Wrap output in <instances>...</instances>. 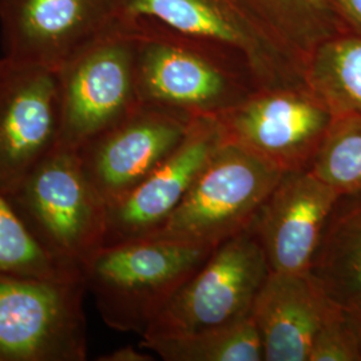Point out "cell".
Here are the masks:
<instances>
[{"label":"cell","mask_w":361,"mask_h":361,"mask_svg":"<svg viewBox=\"0 0 361 361\" xmlns=\"http://www.w3.org/2000/svg\"><path fill=\"white\" fill-rule=\"evenodd\" d=\"M225 142L217 116L193 118L180 146L130 193L107 207L104 246L158 232Z\"/></svg>","instance_id":"4fadbf2b"},{"label":"cell","mask_w":361,"mask_h":361,"mask_svg":"<svg viewBox=\"0 0 361 361\" xmlns=\"http://www.w3.org/2000/svg\"><path fill=\"white\" fill-rule=\"evenodd\" d=\"M6 195L38 245L63 269L82 271L104 246L107 205L86 177L78 150L58 145Z\"/></svg>","instance_id":"3957f363"},{"label":"cell","mask_w":361,"mask_h":361,"mask_svg":"<svg viewBox=\"0 0 361 361\" xmlns=\"http://www.w3.org/2000/svg\"><path fill=\"white\" fill-rule=\"evenodd\" d=\"M87 293L82 271L0 273V361H85Z\"/></svg>","instance_id":"277c9868"},{"label":"cell","mask_w":361,"mask_h":361,"mask_svg":"<svg viewBox=\"0 0 361 361\" xmlns=\"http://www.w3.org/2000/svg\"><path fill=\"white\" fill-rule=\"evenodd\" d=\"M0 273L30 276H61L59 267L34 240L18 217L8 197L0 189Z\"/></svg>","instance_id":"44dd1931"},{"label":"cell","mask_w":361,"mask_h":361,"mask_svg":"<svg viewBox=\"0 0 361 361\" xmlns=\"http://www.w3.org/2000/svg\"><path fill=\"white\" fill-rule=\"evenodd\" d=\"M193 118L141 104L78 150L92 188L109 207L123 198L171 154Z\"/></svg>","instance_id":"7c38bea8"},{"label":"cell","mask_w":361,"mask_h":361,"mask_svg":"<svg viewBox=\"0 0 361 361\" xmlns=\"http://www.w3.org/2000/svg\"><path fill=\"white\" fill-rule=\"evenodd\" d=\"M332 302L310 273L271 271L252 308L264 361H308Z\"/></svg>","instance_id":"9a60e30c"},{"label":"cell","mask_w":361,"mask_h":361,"mask_svg":"<svg viewBox=\"0 0 361 361\" xmlns=\"http://www.w3.org/2000/svg\"><path fill=\"white\" fill-rule=\"evenodd\" d=\"M310 170L338 195L361 192V118L335 116Z\"/></svg>","instance_id":"ffe728a7"},{"label":"cell","mask_w":361,"mask_h":361,"mask_svg":"<svg viewBox=\"0 0 361 361\" xmlns=\"http://www.w3.org/2000/svg\"><path fill=\"white\" fill-rule=\"evenodd\" d=\"M308 361H359L357 343L347 316L334 304L316 332Z\"/></svg>","instance_id":"7402d4cb"},{"label":"cell","mask_w":361,"mask_h":361,"mask_svg":"<svg viewBox=\"0 0 361 361\" xmlns=\"http://www.w3.org/2000/svg\"><path fill=\"white\" fill-rule=\"evenodd\" d=\"M308 273L334 305L361 308V192L336 201Z\"/></svg>","instance_id":"2e32d148"},{"label":"cell","mask_w":361,"mask_h":361,"mask_svg":"<svg viewBox=\"0 0 361 361\" xmlns=\"http://www.w3.org/2000/svg\"><path fill=\"white\" fill-rule=\"evenodd\" d=\"M135 39L140 102L189 118L219 116L259 89L247 66L214 46L146 20H125Z\"/></svg>","instance_id":"6da1fadb"},{"label":"cell","mask_w":361,"mask_h":361,"mask_svg":"<svg viewBox=\"0 0 361 361\" xmlns=\"http://www.w3.org/2000/svg\"><path fill=\"white\" fill-rule=\"evenodd\" d=\"M214 249L164 238L102 246L82 267V276L104 324L142 337Z\"/></svg>","instance_id":"7a4b0ae2"},{"label":"cell","mask_w":361,"mask_h":361,"mask_svg":"<svg viewBox=\"0 0 361 361\" xmlns=\"http://www.w3.org/2000/svg\"><path fill=\"white\" fill-rule=\"evenodd\" d=\"M338 197L310 169L284 173L249 228L269 271L308 273Z\"/></svg>","instance_id":"5bb4252c"},{"label":"cell","mask_w":361,"mask_h":361,"mask_svg":"<svg viewBox=\"0 0 361 361\" xmlns=\"http://www.w3.org/2000/svg\"><path fill=\"white\" fill-rule=\"evenodd\" d=\"M345 32L361 35V0H326Z\"/></svg>","instance_id":"603a6c76"},{"label":"cell","mask_w":361,"mask_h":361,"mask_svg":"<svg viewBox=\"0 0 361 361\" xmlns=\"http://www.w3.org/2000/svg\"><path fill=\"white\" fill-rule=\"evenodd\" d=\"M344 310L349 326L355 335L356 343H357V350H359V361H361V308L359 310Z\"/></svg>","instance_id":"d4e9b609"},{"label":"cell","mask_w":361,"mask_h":361,"mask_svg":"<svg viewBox=\"0 0 361 361\" xmlns=\"http://www.w3.org/2000/svg\"><path fill=\"white\" fill-rule=\"evenodd\" d=\"M118 19L116 0H0L3 58L58 71Z\"/></svg>","instance_id":"30bf717a"},{"label":"cell","mask_w":361,"mask_h":361,"mask_svg":"<svg viewBox=\"0 0 361 361\" xmlns=\"http://www.w3.org/2000/svg\"><path fill=\"white\" fill-rule=\"evenodd\" d=\"M284 171L257 155L224 143L180 207L149 238L217 246L250 228Z\"/></svg>","instance_id":"8992f818"},{"label":"cell","mask_w":361,"mask_h":361,"mask_svg":"<svg viewBox=\"0 0 361 361\" xmlns=\"http://www.w3.org/2000/svg\"><path fill=\"white\" fill-rule=\"evenodd\" d=\"M271 38L307 59L320 43L345 32L326 0H234Z\"/></svg>","instance_id":"e0dca14e"},{"label":"cell","mask_w":361,"mask_h":361,"mask_svg":"<svg viewBox=\"0 0 361 361\" xmlns=\"http://www.w3.org/2000/svg\"><path fill=\"white\" fill-rule=\"evenodd\" d=\"M219 118L226 143L288 173L308 170L335 116L308 85L258 89Z\"/></svg>","instance_id":"9c48e42d"},{"label":"cell","mask_w":361,"mask_h":361,"mask_svg":"<svg viewBox=\"0 0 361 361\" xmlns=\"http://www.w3.org/2000/svg\"><path fill=\"white\" fill-rule=\"evenodd\" d=\"M59 73V145L79 150L140 104L135 39L121 18L66 63Z\"/></svg>","instance_id":"52a82bcc"},{"label":"cell","mask_w":361,"mask_h":361,"mask_svg":"<svg viewBox=\"0 0 361 361\" xmlns=\"http://www.w3.org/2000/svg\"><path fill=\"white\" fill-rule=\"evenodd\" d=\"M141 347L166 361H264L261 337L252 314L185 335L142 338Z\"/></svg>","instance_id":"d6986e66"},{"label":"cell","mask_w":361,"mask_h":361,"mask_svg":"<svg viewBox=\"0 0 361 361\" xmlns=\"http://www.w3.org/2000/svg\"><path fill=\"white\" fill-rule=\"evenodd\" d=\"M98 361H153L154 357L149 353H142L141 350L133 347L126 345L122 348L116 349L110 353L102 355L97 359Z\"/></svg>","instance_id":"cb8c5ba5"},{"label":"cell","mask_w":361,"mask_h":361,"mask_svg":"<svg viewBox=\"0 0 361 361\" xmlns=\"http://www.w3.org/2000/svg\"><path fill=\"white\" fill-rule=\"evenodd\" d=\"M269 273L255 234L246 229L233 235L169 300L142 338L185 335L249 317Z\"/></svg>","instance_id":"ba28073f"},{"label":"cell","mask_w":361,"mask_h":361,"mask_svg":"<svg viewBox=\"0 0 361 361\" xmlns=\"http://www.w3.org/2000/svg\"><path fill=\"white\" fill-rule=\"evenodd\" d=\"M125 20H146L214 46L249 67L259 89L308 85L305 62L267 34L234 0H116Z\"/></svg>","instance_id":"5b68a950"},{"label":"cell","mask_w":361,"mask_h":361,"mask_svg":"<svg viewBox=\"0 0 361 361\" xmlns=\"http://www.w3.org/2000/svg\"><path fill=\"white\" fill-rule=\"evenodd\" d=\"M305 79L335 116L361 118V35L340 32L305 59Z\"/></svg>","instance_id":"ac0fdd59"},{"label":"cell","mask_w":361,"mask_h":361,"mask_svg":"<svg viewBox=\"0 0 361 361\" xmlns=\"http://www.w3.org/2000/svg\"><path fill=\"white\" fill-rule=\"evenodd\" d=\"M4 66H6V61H4V58H1V59H0V74H1L3 68H4Z\"/></svg>","instance_id":"484cf974"},{"label":"cell","mask_w":361,"mask_h":361,"mask_svg":"<svg viewBox=\"0 0 361 361\" xmlns=\"http://www.w3.org/2000/svg\"><path fill=\"white\" fill-rule=\"evenodd\" d=\"M59 73L6 61L0 74L1 192L11 193L59 145Z\"/></svg>","instance_id":"8fae6325"}]
</instances>
